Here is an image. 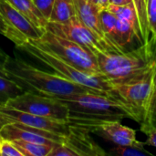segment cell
Instances as JSON below:
<instances>
[{
    "label": "cell",
    "mask_w": 156,
    "mask_h": 156,
    "mask_svg": "<svg viewBox=\"0 0 156 156\" xmlns=\"http://www.w3.org/2000/svg\"><path fill=\"white\" fill-rule=\"evenodd\" d=\"M146 21L148 44L156 48V0H146Z\"/></svg>",
    "instance_id": "cell-21"
},
{
    "label": "cell",
    "mask_w": 156,
    "mask_h": 156,
    "mask_svg": "<svg viewBox=\"0 0 156 156\" xmlns=\"http://www.w3.org/2000/svg\"><path fill=\"white\" fill-rule=\"evenodd\" d=\"M30 41L40 48L52 52L65 62L78 69L92 73L102 74L96 56L74 41L47 30L40 38Z\"/></svg>",
    "instance_id": "cell-6"
},
{
    "label": "cell",
    "mask_w": 156,
    "mask_h": 156,
    "mask_svg": "<svg viewBox=\"0 0 156 156\" xmlns=\"http://www.w3.org/2000/svg\"><path fill=\"white\" fill-rule=\"evenodd\" d=\"M36 6L39 10V12L43 15V16L49 21V18L52 14L53 6L55 0H33Z\"/></svg>",
    "instance_id": "cell-26"
},
{
    "label": "cell",
    "mask_w": 156,
    "mask_h": 156,
    "mask_svg": "<svg viewBox=\"0 0 156 156\" xmlns=\"http://www.w3.org/2000/svg\"><path fill=\"white\" fill-rule=\"evenodd\" d=\"M154 69L145 73L122 81L112 82L115 97L131 111L133 120L141 124L146 116L153 91Z\"/></svg>",
    "instance_id": "cell-5"
},
{
    "label": "cell",
    "mask_w": 156,
    "mask_h": 156,
    "mask_svg": "<svg viewBox=\"0 0 156 156\" xmlns=\"http://www.w3.org/2000/svg\"><path fill=\"white\" fill-rule=\"evenodd\" d=\"M48 156H80V154L73 149L69 144H56Z\"/></svg>",
    "instance_id": "cell-25"
},
{
    "label": "cell",
    "mask_w": 156,
    "mask_h": 156,
    "mask_svg": "<svg viewBox=\"0 0 156 156\" xmlns=\"http://www.w3.org/2000/svg\"><path fill=\"white\" fill-rule=\"evenodd\" d=\"M90 1H91V0H90Z\"/></svg>",
    "instance_id": "cell-34"
},
{
    "label": "cell",
    "mask_w": 156,
    "mask_h": 156,
    "mask_svg": "<svg viewBox=\"0 0 156 156\" xmlns=\"http://www.w3.org/2000/svg\"><path fill=\"white\" fill-rule=\"evenodd\" d=\"M133 5H134L141 21L144 43H148V28H147V21H146V0H133Z\"/></svg>",
    "instance_id": "cell-23"
},
{
    "label": "cell",
    "mask_w": 156,
    "mask_h": 156,
    "mask_svg": "<svg viewBox=\"0 0 156 156\" xmlns=\"http://www.w3.org/2000/svg\"><path fill=\"white\" fill-rule=\"evenodd\" d=\"M134 38H136L135 32L132 25L128 22L117 18L116 32L114 36L115 42L122 48L129 45Z\"/></svg>",
    "instance_id": "cell-20"
},
{
    "label": "cell",
    "mask_w": 156,
    "mask_h": 156,
    "mask_svg": "<svg viewBox=\"0 0 156 156\" xmlns=\"http://www.w3.org/2000/svg\"><path fill=\"white\" fill-rule=\"evenodd\" d=\"M24 156H48L55 145L40 144L23 141H12Z\"/></svg>",
    "instance_id": "cell-18"
},
{
    "label": "cell",
    "mask_w": 156,
    "mask_h": 156,
    "mask_svg": "<svg viewBox=\"0 0 156 156\" xmlns=\"http://www.w3.org/2000/svg\"><path fill=\"white\" fill-rule=\"evenodd\" d=\"M156 52L149 44L131 51L96 55L101 73L111 81H122L145 73L155 65Z\"/></svg>",
    "instance_id": "cell-3"
},
{
    "label": "cell",
    "mask_w": 156,
    "mask_h": 156,
    "mask_svg": "<svg viewBox=\"0 0 156 156\" xmlns=\"http://www.w3.org/2000/svg\"><path fill=\"white\" fill-rule=\"evenodd\" d=\"M5 69L9 78L29 91L50 98H63L74 94L93 91L87 87L74 83L58 74L37 69L19 57L8 58ZM96 92V91H95Z\"/></svg>",
    "instance_id": "cell-1"
},
{
    "label": "cell",
    "mask_w": 156,
    "mask_h": 156,
    "mask_svg": "<svg viewBox=\"0 0 156 156\" xmlns=\"http://www.w3.org/2000/svg\"><path fill=\"white\" fill-rule=\"evenodd\" d=\"M145 134L147 136V139L144 143V145H149L156 148V127L148 131Z\"/></svg>",
    "instance_id": "cell-27"
},
{
    "label": "cell",
    "mask_w": 156,
    "mask_h": 156,
    "mask_svg": "<svg viewBox=\"0 0 156 156\" xmlns=\"http://www.w3.org/2000/svg\"><path fill=\"white\" fill-rule=\"evenodd\" d=\"M100 21L102 27V29L108 38L116 46L121 47L118 45L114 40V36L116 32V26H117V16L110 11L108 8H102L100 10ZM122 48V47H121Z\"/></svg>",
    "instance_id": "cell-19"
},
{
    "label": "cell",
    "mask_w": 156,
    "mask_h": 156,
    "mask_svg": "<svg viewBox=\"0 0 156 156\" xmlns=\"http://www.w3.org/2000/svg\"><path fill=\"white\" fill-rule=\"evenodd\" d=\"M24 91H26V90L16 80L0 76V108L10 99L22 94Z\"/></svg>",
    "instance_id": "cell-16"
},
{
    "label": "cell",
    "mask_w": 156,
    "mask_h": 156,
    "mask_svg": "<svg viewBox=\"0 0 156 156\" xmlns=\"http://www.w3.org/2000/svg\"><path fill=\"white\" fill-rule=\"evenodd\" d=\"M0 15L8 28L7 38L11 40L16 48L28 40L40 38L46 32V29L37 27L7 0H0Z\"/></svg>",
    "instance_id": "cell-8"
},
{
    "label": "cell",
    "mask_w": 156,
    "mask_h": 156,
    "mask_svg": "<svg viewBox=\"0 0 156 156\" xmlns=\"http://www.w3.org/2000/svg\"><path fill=\"white\" fill-rule=\"evenodd\" d=\"M0 134L3 139L9 141H23L49 145L65 144L70 146V137L62 136L54 133L25 126L16 122L2 125L0 127Z\"/></svg>",
    "instance_id": "cell-11"
},
{
    "label": "cell",
    "mask_w": 156,
    "mask_h": 156,
    "mask_svg": "<svg viewBox=\"0 0 156 156\" xmlns=\"http://www.w3.org/2000/svg\"><path fill=\"white\" fill-rule=\"evenodd\" d=\"M8 58H9V56H8V55L0 48V69L5 71V63H6Z\"/></svg>",
    "instance_id": "cell-28"
},
{
    "label": "cell",
    "mask_w": 156,
    "mask_h": 156,
    "mask_svg": "<svg viewBox=\"0 0 156 156\" xmlns=\"http://www.w3.org/2000/svg\"><path fill=\"white\" fill-rule=\"evenodd\" d=\"M0 156H24V154L12 141L4 139L0 144Z\"/></svg>",
    "instance_id": "cell-24"
},
{
    "label": "cell",
    "mask_w": 156,
    "mask_h": 156,
    "mask_svg": "<svg viewBox=\"0 0 156 156\" xmlns=\"http://www.w3.org/2000/svg\"><path fill=\"white\" fill-rule=\"evenodd\" d=\"M14 7L24 14L27 18H29L37 27L46 29L48 20L43 16L36 6L33 0H7Z\"/></svg>",
    "instance_id": "cell-14"
},
{
    "label": "cell",
    "mask_w": 156,
    "mask_h": 156,
    "mask_svg": "<svg viewBox=\"0 0 156 156\" xmlns=\"http://www.w3.org/2000/svg\"><path fill=\"white\" fill-rule=\"evenodd\" d=\"M141 132L146 133L151 129L156 127V57L155 65L153 73V91L149 103V108L145 116L144 121L140 124Z\"/></svg>",
    "instance_id": "cell-17"
},
{
    "label": "cell",
    "mask_w": 156,
    "mask_h": 156,
    "mask_svg": "<svg viewBox=\"0 0 156 156\" xmlns=\"http://www.w3.org/2000/svg\"><path fill=\"white\" fill-rule=\"evenodd\" d=\"M94 133L114 145H144V143L137 140L136 132L122 124L121 121H102Z\"/></svg>",
    "instance_id": "cell-13"
},
{
    "label": "cell",
    "mask_w": 156,
    "mask_h": 156,
    "mask_svg": "<svg viewBox=\"0 0 156 156\" xmlns=\"http://www.w3.org/2000/svg\"><path fill=\"white\" fill-rule=\"evenodd\" d=\"M0 76H4V77H7V78H9V75L7 74V72H6V71H5V70H2V69H0Z\"/></svg>",
    "instance_id": "cell-32"
},
{
    "label": "cell",
    "mask_w": 156,
    "mask_h": 156,
    "mask_svg": "<svg viewBox=\"0 0 156 156\" xmlns=\"http://www.w3.org/2000/svg\"><path fill=\"white\" fill-rule=\"evenodd\" d=\"M133 0H110V5H126L129 4H133Z\"/></svg>",
    "instance_id": "cell-31"
},
{
    "label": "cell",
    "mask_w": 156,
    "mask_h": 156,
    "mask_svg": "<svg viewBox=\"0 0 156 156\" xmlns=\"http://www.w3.org/2000/svg\"><path fill=\"white\" fill-rule=\"evenodd\" d=\"M107 154L112 156L152 155V154L144 148V145H114L110 149Z\"/></svg>",
    "instance_id": "cell-22"
},
{
    "label": "cell",
    "mask_w": 156,
    "mask_h": 156,
    "mask_svg": "<svg viewBox=\"0 0 156 156\" xmlns=\"http://www.w3.org/2000/svg\"><path fill=\"white\" fill-rule=\"evenodd\" d=\"M3 140H4V139H3V137L1 136V134H0V144H1L2 142H3Z\"/></svg>",
    "instance_id": "cell-33"
},
{
    "label": "cell",
    "mask_w": 156,
    "mask_h": 156,
    "mask_svg": "<svg viewBox=\"0 0 156 156\" xmlns=\"http://www.w3.org/2000/svg\"><path fill=\"white\" fill-rule=\"evenodd\" d=\"M16 122L25 126L44 130L62 136L70 137L74 125L69 121L37 116L10 108H0V127L5 123Z\"/></svg>",
    "instance_id": "cell-9"
},
{
    "label": "cell",
    "mask_w": 156,
    "mask_h": 156,
    "mask_svg": "<svg viewBox=\"0 0 156 156\" xmlns=\"http://www.w3.org/2000/svg\"><path fill=\"white\" fill-rule=\"evenodd\" d=\"M0 34L5 37H8V28H7V26H6L5 20L1 16V15H0Z\"/></svg>",
    "instance_id": "cell-29"
},
{
    "label": "cell",
    "mask_w": 156,
    "mask_h": 156,
    "mask_svg": "<svg viewBox=\"0 0 156 156\" xmlns=\"http://www.w3.org/2000/svg\"><path fill=\"white\" fill-rule=\"evenodd\" d=\"M68 107L70 120L122 121L133 119L129 108L120 100L111 96L89 91L63 98H55Z\"/></svg>",
    "instance_id": "cell-2"
},
{
    "label": "cell",
    "mask_w": 156,
    "mask_h": 156,
    "mask_svg": "<svg viewBox=\"0 0 156 156\" xmlns=\"http://www.w3.org/2000/svg\"><path fill=\"white\" fill-rule=\"evenodd\" d=\"M78 18L87 27L98 39L106 47L110 53H121L125 51L123 48L114 45L104 33L100 21V8L90 0H73Z\"/></svg>",
    "instance_id": "cell-12"
},
{
    "label": "cell",
    "mask_w": 156,
    "mask_h": 156,
    "mask_svg": "<svg viewBox=\"0 0 156 156\" xmlns=\"http://www.w3.org/2000/svg\"><path fill=\"white\" fill-rule=\"evenodd\" d=\"M17 48L24 50L30 56L46 64L59 76L74 83L87 87L93 91L117 99L112 91V82L104 75L92 73L78 69L65 62L52 52L38 47L30 40L17 47Z\"/></svg>",
    "instance_id": "cell-4"
},
{
    "label": "cell",
    "mask_w": 156,
    "mask_h": 156,
    "mask_svg": "<svg viewBox=\"0 0 156 156\" xmlns=\"http://www.w3.org/2000/svg\"><path fill=\"white\" fill-rule=\"evenodd\" d=\"M76 16L77 14L73 0H55L49 21L66 22Z\"/></svg>",
    "instance_id": "cell-15"
},
{
    "label": "cell",
    "mask_w": 156,
    "mask_h": 156,
    "mask_svg": "<svg viewBox=\"0 0 156 156\" xmlns=\"http://www.w3.org/2000/svg\"><path fill=\"white\" fill-rule=\"evenodd\" d=\"M3 107L22 111L37 116L69 122V110L55 98L37 94L28 90L10 99Z\"/></svg>",
    "instance_id": "cell-7"
},
{
    "label": "cell",
    "mask_w": 156,
    "mask_h": 156,
    "mask_svg": "<svg viewBox=\"0 0 156 156\" xmlns=\"http://www.w3.org/2000/svg\"><path fill=\"white\" fill-rule=\"evenodd\" d=\"M46 30L80 44L95 56L99 53H110L106 47L81 23L77 16L66 22L48 21Z\"/></svg>",
    "instance_id": "cell-10"
},
{
    "label": "cell",
    "mask_w": 156,
    "mask_h": 156,
    "mask_svg": "<svg viewBox=\"0 0 156 156\" xmlns=\"http://www.w3.org/2000/svg\"><path fill=\"white\" fill-rule=\"evenodd\" d=\"M92 3L97 5L100 8H107L110 5V0H91Z\"/></svg>",
    "instance_id": "cell-30"
}]
</instances>
